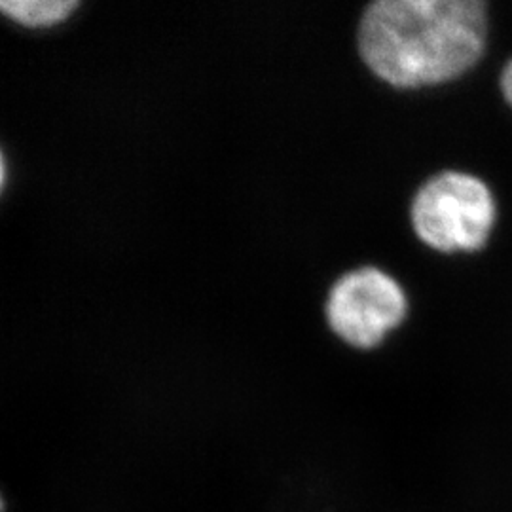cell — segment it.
Returning <instances> with one entry per match:
<instances>
[{
  "mask_svg": "<svg viewBox=\"0 0 512 512\" xmlns=\"http://www.w3.org/2000/svg\"><path fill=\"white\" fill-rule=\"evenodd\" d=\"M499 84H501V93H503L505 101L509 103V107L512 109V59L503 67Z\"/></svg>",
  "mask_w": 512,
  "mask_h": 512,
  "instance_id": "5b68a950",
  "label": "cell"
},
{
  "mask_svg": "<svg viewBox=\"0 0 512 512\" xmlns=\"http://www.w3.org/2000/svg\"><path fill=\"white\" fill-rule=\"evenodd\" d=\"M406 313L408 298L401 283L374 266L340 275L325 304L332 332L357 349L380 346L403 323Z\"/></svg>",
  "mask_w": 512,
  "mask_h": 512,
  "instance_id": "3957f363",
  "label": "cell"
},
{
  "mask_svg": "<svg viewBox=\"0 0 512 512\" xmlns=\"http://www.w3.org/2000/svg\"><path fill=\"white\" fill-rule=\"evenodd\" d=\"M0 512H4V497L0 494Z\"/></svg>",
  "mask_w": 512,
  "mask_h": 512,
  "instance_id": "52a82bcc",
  "label": "cell"
},
{
  "mask_svg": "<svg viewBox=\"0 0 512 512\" xmlns=\"http://www.w3.org/2000/svg\"><path fill=\"white\" fill-rule=\"evenodd\" d=\"M2 181H4V162H2V156H0V186H2Z\"/></svg>",
  "mask_w": 512,
  "mask_h": 512,
  "instance_id": "8992f818",
  "label": "cell"
},
{
  "mask_svg": "<svg viewBox=\"0 0 512 512\" xmlns=\"http://www.w3.org/2000/svg\"><path fill=\"white\" fill-rule=\"evenodd\" d=\"M488 6L480 0H378L361 16L366 67L395 88H427L471 71L486 50Z\"/></svg>",
  "mask_w": 512,
  "mask_h": 512,
  "instance_id": "6da1fadb",
  "label": "cell"
},
{
  "mask_svg": "<svg viewBox=\"0 0 512 512\" xmlns=\"http://www.w3.org/2000/svg\"><path fill=\"white\" fill-rule=\"evenodd\" d=\"M497 217L488 184L465 171H442L421 184L410 219L416 236L440 253H473L488 243Z\"/></svg>",
  "mask_w": 512,
  "mask_h": 512,
  "instance_id": "7a4b0ae2",
  "label": "cell"
},
{
  "mask_svg": "<svg viewBox=\"0 0 512 512\" xmlns=\"http://www.w3.org/2000/svg\"><path fill=\"white\" fill-rule=\"evenodd\" d=\"M76 0H0V12L29 27L52 25L67 18Z\"/></svg>",
  "mask_w": 512,
  "mask_h": 512,
  "instance_id": "277c9868",
  "label": "cell"
}]
</instances>
